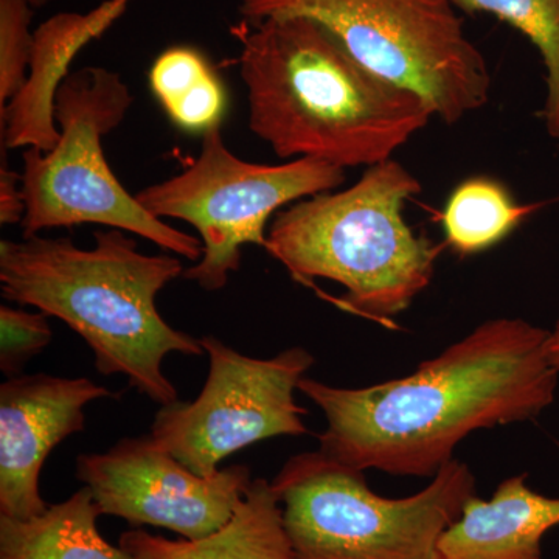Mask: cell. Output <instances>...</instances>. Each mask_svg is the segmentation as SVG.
Listing matches in <instances>:
<instances>
[{
    "label": "cell",
    "mask_w": 559,
    "mask_h": 559,
    "mask_svg": "<svg viewBox=\"0 0 559 559\" xmlns=\"http://www.w3.org/2000/svg\"><path fill=\"white\" fill-rule=\"evenodd\" d=\"M100 516L87 487L31 521L0 516V559H135L103 538Z\"/></svg>",
    "instance_id": "15"
},
{
    "label": "cell",
    "mask_w": 559,
    "mask_h": 559,
    "mask_svg": "<svg viewBox=\"0 0 559 559\" xmlns=\"http://www.w3.org/2000/svg\"><path fill=\"white\" fill-rule=\"evenodd\" d=\"M465 13H488L527 36L546 68L547 97L540 110L551 139L559 140V0H452Z\"/></svg>",
    "instance_id": "18"
},
{
    "label": "cell",
    "mask_w": 559,
    "mask_h": 559,
    "mask_svg": "<svg viewBox=\"0 0 559 559\" xmlns=\"http://www.w3.org/2000/svg\"><path fill=\"white\" fill-rule=\"evenodd\" d=\"M120 547L135 559H294L282 503L264 479L250 481L231 520L207 538L168 539L131 530Z\"/></svg>",
    "instance_id": "14"
},
{
    "label": "cell",
    "mask_w": 559,
    "mask_h": 559,
    "mask_svg": "<svg viewBox=\"0 0 559 559\" xmlns=\"http://www.w3.org/2000/svg\"><path fill=\"white\" fill-rule=\"evenodd\" d=\"M116 399L87 378L20 374L0 385V516L31 521L46 513L39 476L50 452L83 432L87 404Z\"/></svg>",
    "instance_id": "11"
},
{
    "label": "cell",
    "mask_w": 559,
    "mask_h": 559,
    "mask_svg": "<svg viewBox=\"0 0 559 559\" xmlns=\"http://www.w3.org/2000/svg\"><path fill=\"white\" fill-rule=\"evenodd\" d=\"M231 33L250 131L280 159L373 167L436 117L421 95L360 64L319 22L246 20Z\"/></svg>",
    "instance_id": "2"
},
{
    "label": "cell",
    "mask_w": 559,
    "mask_h": 559,
    "mask_svg": "<svg viewBox=\"0 0 559 559\" xmlns=\"http://www.w3.org/2000/svg\"><path fill=\"white\" fill-rule=\"evenodd\" d=\"M76 477L91 489L102 516L171 530L190 540L223 528L252 481L242 465L198 476L151 436L128 437L105 454L80 455Z\"/></svg>",
    "instance_id": "10"
},
{
    "label": "cell",
    "mask_w": 559,
    "mask_h": 559,
    "mask_svg": "<svg viewBox=\"0 0 559 559\" xmlns=\"http://www.w3.org/2000/svg\"><path fill=\"white\" fill-rule=\"evenodd\" d=\"M527 476L503 480L489 500L473 496L441 533L437 559H543V539L559 525V499L539 495Z\"/></svg>",
    "instance_id": "13"
},
{
    "label": "cell",
    "mask_w": 559,
    "mask_h": 559,
    "mask_svg": "<svg viewBox=\"0 0 559 559\" xmlns=\"http://www.w3.org/2000/svg\"><path fill=\"white\" fill-rule=\"evenodd\" d=\"M421 182L389 159L367 168L355 186L280 210L267 229V252L294 280H333L347 289L345 311L390 322L432 282L443 246L418 237L403 216Z\"/></svg>",
    "instance_id": "4"
},
{
    "label": "cell",
    "mask_w": 559,
    "mask_h": 559,
    "mask_svg": "<svg viewBox=\"0 0 559 559\" xmlns=\"http://www.w3.org/2000/svg\"><path fill=\"white\" fill-rule=\"evenodd\" d=\"M28 3H31L32 7H40L46 5V3L51 2V0H27Z\"/></svg>",
    "instance_id": "23"
},
{
    "label": "cell",
    "mask_w": 559,
    "mask_h": 559,
    "mask_svg": "<svg viewBox=\"0 0 559 559\" xmlns=\"http://www.w3.org/2000/svg\"><path fill=\"white\" fill-rule=\"evenodd\" d=\"M344 182L345 170L308 157L278 165L241 159L215 127L202 134L200 156L187 170L140 190L135 198L156 218L186 221L197 229L202 257L182 277L218 290L240 271L246 245L266 248L274 213Z\"/></svg>",
    "instance_id": "8"
},
{
    "label": "cell",
    "mask_w": 559,
    "mask_h": 559,
    "mask_svg": "<svg viewBox=\"0 0 559 559\" xmlns=\"http://www.w3.org/2000/svg\"><path fill=\"white\" fill-rule=\"evenodd\" d=\"M131 0H108L90 13H58L43 22L33 39L31 68L24 87L2 108V146L50 151L60 140L53 106L76 55L100 38Z\"/></svg>",
    "instance_id": "12"
},
{
    "label": "cell",
    "mask_w": 559,
    "mask_h": 559,
    "mask_svg": "<svg viewBox=\"0 0 559 559\" xmlns=\"http://www.w3.org/2000/svg\"><path fill=\"white\" fill-rule=\"evenodd\" d=\"M240 13L319 22L360 64L421 95L443 123L489 100L487 60L452 0H241Z\"/></svg>",
    "instance_id": "7"
},
{
    "label": "cell",
    "mask_w": 559,
    "mask_h": 559,
    "mask_svg": "<svg viewBox=\"0 0 559 559\" xmlns=\"http://www.w3.org/2000/svg\"><path fill=\"white\" fill-rule=\"evenodd\" d=\"M183 272L178 255H146L120 229L95 231L91 249L39 235L0 241L3 297L60 319L90 345L95 369L121 374L160 406L179 400L162 371L165 356L204 353L201 340L173 329L157 308L160 290Z\"/></svg>",
    "instance_id": "3"
},
{
    "label": "cell",
    "mask_w": 559,
    "mask_h": 559,
    "mask_svg": "<svg viewBox=\"0 0 559 559\" xmlns=\"http://www.w3.org/2000/svg\"><path fill=\"white\" fill-rule=\"evenodd\" d=\"M132 103L130 86L119 72L84 68L69 73L55 97L60 140L50 151L22 153V238L100 224L138 235L182 259L201 260L200 238L151 215L110 170L103 138L123 123Z\"/></svg>",
    "instance_id": "6"
},
{
    "label": "cell",
    "mask_w": 559,
    "mask_h": 559,
    "mask_svg": "<svg viewBox=\"0 0 559 559\" xmlns=\"http://www.w3.org/2000/svg\"><path fill=\"white\" fill-rule=\"evenodd\" d=\"M209 355V374L191 403L162 406L150 436L194 474L213 477L219 463L257 441L308 433L307 411L296 390L314 358L293 347L275 358L241 355L215 336L201 337Z\"/></svg>",
    "instance_id": "9"
},
{
    "label": "cell",
    "mask_w": 559,
    "mask_h": 559,
    "mask_svg": "<svg viewBox=\"0 0 559 559\" xmlns=\"http://www.w3.org/2000/svg\"><path fill=\"white\" fill-rule=\"evenodd\" d=\"M533 210V205L518 204L498 180L473 178L452 191L441 224L448 245L462 255H471L509 237Z\"/></svg>",
    "instance_id": "17"
},
{
    "label": "cell",
    "mask_w": 559,
    "mask_h": 559,
    "mask_svg": "<svg viewBox=\"0 0 559 559\" xmlns=\"http://www.w3.org/2000/svg\"><path fill=\"white\" fill-rule=\"evenodd\" d=\"M25 216L24 190H22V173L10 167L2 148L0 164V223L3 226L22 224Z\"/></svg>",
    "instance_id": "21"
},
{
    "label": "cell",
    "mask_w": 559,
    "mask_h": 559,
    "mask_svg": "<svg viewBox=\"0 0 559 559\" xmlns=\"http://www.w3.org/2000/svg\"><path fill=\"white\" fill-rule=\"evenodd\" d=\"M549 336L524 319L488 320L401 380L341 389L304 378L326 418L319 451L353 469L436 477L474 430L532 421L554 403Z\"/></svg>",
    "instance_id": "1"
},
{
    "label": "cell",
    "mask_w": 559,
    "mask_h": 559,
    "mask_svg": "<svg viewBox=\"0 0 559 559\" xmlns=\"http://www.w3.org/2000/svg\"><path fill=\"white\" fill-rule=\"evenodd\" d=\"M53 333L49 316L38 310L0 307V370L9 378L20 377L28 360L50 344Z\"/></svg>",
    "instance_id": "20"
},
{
    "label": "cell",
    "mask_w": 559,
    "mask_h": 559,
    "mask_svg": "<svg viewBox=\"0 0 559 559\" xmlns=\"http://www.w3.org/2000/svg\"><path fill=\"white\" fill-rule=\"evenodd\" d=\"M32 9L27 0H0V109L27 81L35 39Z\"/></svg>",
    "instance_id": "19"
},
{
    "label": "cell",
    "mask_w": 559,
    "mask_h": 559,
    "mask_svg": "<svg viewBox=\"0 0 559 559\" xmlns=\"http://www.w3.org/2000/svg\"><path fill=\"white\" fill-rule=\"evenodd\" d=\"M150 86L180 130L204 134L221 127L226 90L200 50L186 46L165 50L151 66Z\"/></svg>",
    "instance_id": "16"
},
{
    "label": "cell",
    "mask_w": 559,
    "mask_h": 559,
    "mask_svg": "<svg viewBox=\"0 0 559 559\" xmlns=\"http://www.w3.org/2000/svg\"><path fill=\"white\" fill-rule=\"evenodd\" d=\"M362 473L320 451L280 469L271 484L294 559H437L441 533L476 495V477L455 459L403 499L378 496Z\"/></svg>",
    "instance_id": "5"
},
{
    "label": "cell",
    "mask_w": 559,
    "mask_h": 559,
    "mask_svg": "<svg viewBox=\"0 0 559 559\" xmlns=\"http://www.w3.org/2000/svg\"><path fill=\"white\" fill-rule=\"evenodd\" d=\"M549 353L551 364H554L555 369H557L559 373V316L557 323H555L554 331H550Z\"/></svg>",
    "instance_id": "22"
}]
</instances>
